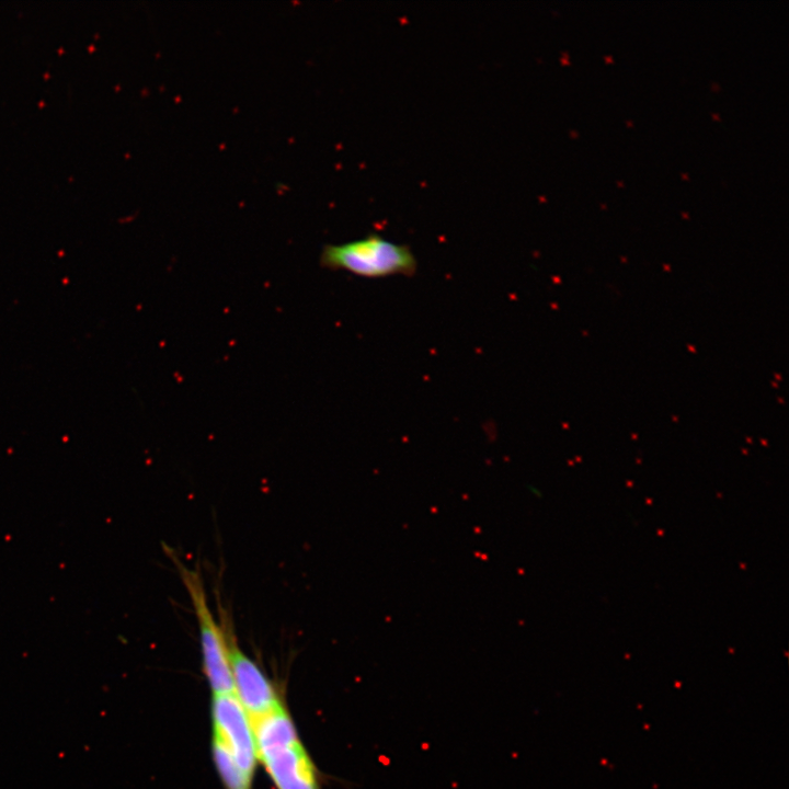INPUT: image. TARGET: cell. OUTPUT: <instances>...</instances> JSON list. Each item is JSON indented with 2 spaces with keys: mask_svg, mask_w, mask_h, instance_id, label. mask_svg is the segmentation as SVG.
Returning <instances> with one entry per match:
<instances>
[{
  "mask_svg": "<svg viewBox=\"0 0 789 789\" xmlns=\"http://www.w3.org/2000/svg\"><path fill=\"white\" fill-rule=\"evenodd\" d=\"M258 762L276 789H321L318 769L285 707L252 724Z\"/></svg>",
  "mask_w": 789,
  "mask_h": 789,
  "instance_id": "cell-1",
  "label": "cell"
},
{
  "mask_svg": "<svg viewBox=\"0 0 789 789\" xmlns=\"http://www.w3.org/2000/svg\"><path fill=\"white\" fill-rule=\"evenodd\" d=\"M168 556L175 565L196 618L202 653V668L213 695L233 694L230 664L227 616L217 619L211 611L204 581L197 569H192L170 550Z\"/></svg>",
  "mask_w": 789,
  "mask_h": 789,
  "instance_id": "cell-2",
  "label": "cell"
},
{
  "mask_svg": "<svg viewBox=\"0 0 789 789\" xmlns=\"http://www.w3.org/2000/svg\"><path fill=\"white\" fill-rule=\"evenodd\" d=\"M320 264L368 278L412 276L418 268L409 245L392 242L378 233L340 244H325L320 253Z\"/></svg>",
  "mask_w": 789,
  "mask_h": 789,
  "instance_id": "cell-3",
  "label": "cell"
},
{
  "mask_svg": "<svg viewBox=\"0 0 789 789\" xmlns=\"http://www.w3.org/2000/svg\"><path fill=\"white\" fill-rule=\"evenodd\" d=\"M228 643L233 695L253 724L284 706L277 688L263 670L244 653L228 624Z\"/></svg>",
  "mask_w": 789,
  "mask_h": 789,
  "instance_id": "cell-4",
  "label": "cell"
},
{
  "mask_svg": "<svg viewBox=\"0 0 789 789\" xmlns=\"http://www.w3.org/2000/svg\"><path fill=\"white\" fill-rule=\"evenodd\" d=\"M211 736L228 750L239 768L254 778L256 746L250 719L233 694L213 695Z\"/></svg>",
  "mask_w": 789,
  "mask_h": 789,
  "instance_id": "cell-5",
  "label": "cell"
},
{
  "mask_svg": "<svg viewBox=\"0 0 789 789\" xmlns=\"http://www.w3.org/2000/svg\"><path fill=\"white\" fill-rule=\"evenodd\" d=\"M211 754L225 789H252L254 778L239 768L228 750L214 736H211Z\"/></svg>",
  "mask_w": 789,
  "mask_h": 789,
  "instance_id": "cell-6",
  "label": "cell"
}]
</instances>
